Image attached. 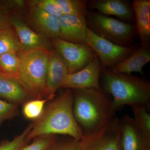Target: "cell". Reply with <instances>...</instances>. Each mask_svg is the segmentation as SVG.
Wrapping results in <instances>:
<instances>
[{"mask_svg":"<svg viewBox=\"0 0 150 150\" xmlns=\"http://www.w3.org/2000/svg\"><path fill=\"white\" fill-rule=\"evenodd\" d=\"M23 51L14 29L11 26L0 30V56L8 52L18 54Z\"/></svg>","mask_w":150,"mask_h":150,"instance_id":"obj_19","label":"cell"},{"mask_svg":"<svg viewBox=\"0 0 150 150\" xmlns=\"http://www.w3.org/2000/svg\"><path fill=\"white\" fill-rule=\"evenodd\" d=\"M46 150H81V140L71 137L69 139H59L57 137Z\"/></svg>","mask_w":150,"mask_h":150,"instance_id":"obj_26","label":"cell"},{"mask_svg":"<svg viewBox=\"0 0 150 150\" xmlns=\"http://www.w3.org/2000/svg\"><path fill=\"white\" fill-rule=\"evenodd\" d=\"M88 11L96 10L105 16H115L128 23L135 22L132 3L126 0H92L87 4Z\"/></svg>","mask_w":150,"mask_h":150,"instance_id":"obj_10","label":"cell"},{"mask_svg":"<svg viewBox=\"0 0 150 150\" xmlns=\"http://www.w3.org/2000/svg\"><path fill=\"white\" fill-rule=\"evenodd\" d=\"M74 90L73 113L83 136L102 128L116 118L110 95L102 90Z\"/></svg>","mask_w":150,"mask_h":150,"instance_id":"obj_2","label":"cell"},{"mask_svg":"<svg viewBox=\"0 0 150 150\" xmlns=\"http://www.w3.org/2000/svg\"><path fill=\"white\" fill-rule=\"evenodd\" d=\"M69 74L68 69L62 56L55 49L50 51L46 86V96L54 95L55 93L62 88V84Z\"/></svg>","mask_w":150,"mask_h":150,"instance_id":"obj_14","label":"cell"},{"mask_svg":"<svg viewBox=\"0 0 150 150\" xmlns=\"http://www.w3.org/2000/svg\"><path fill=\"white\" fill-rule=\"evenodd\" d=\"M18 105L0 98V126L4 121L11 120L18 115Z\"/></svg>","mask_w":150,"mask_h":150,"instance_id":"obj_27","label":"cell"},{"mask_svg":"<svg viewBox=\"0 0 150 150\" xmlns=\"http://www.w3.org/2000/svg\"><path fill=\"white\" fill-rule=\"evenodd\" d=\"M53 45L64 61L69 74L82 69L97 55L87 44L71 43L58 38L53 40Z\"/></svg>","mask_w":150,"mask_h":150,"instance_id":"obj_8","label":"cell"},{"mask_svg":"<svg viewBox=\"0 0 150 150\" xmlns=\"http://www.w3.org/2000/svg\"><path fill=\"white\" fill-rule=\"evenodd\" d=\"M32 123H30L25 129L21 134L16 136L11 141L4 140L0 144V150H21L30 142L27 136L32 129Z\"/></svg>","mask_w":150,"mask_h":150,"instance_id":"obj_24","label":"cell"},{"mask_svg":"<svg viewBox=\"0 0 150 150\" xmlns=\"http://www.w3.org/2000/svg\"><path fill=\"white\" fill-rule=\"evenodd\" d=\"M32 6L37 7L41 10L49 14L59 17L63 14L58 5L54 0H41L34 1Z\"/></svg>","mask_w":150,"mask_h":150,"instance_id":"obj_28","label":"cell"},{"mask_svg":"<svg viewBox=\"0 0 150 150\" xmlns=\"http://www.w3.org/2000/svg\"><path fill=\"white\" fill-rule=\"evenodd\" d=\"M32 6L30 18L39 34L53 40L60 38L59 17L49 14L36 6Z\"/></svg>","mask_w":150,"mask_h":150,"instance_id":"obj_16","label":"cell"},{"mask_svg":"<svg viewBox=\"0 0 150 150\" xmlns=\"http://www.w3.org/2000/svg\"><path fill=\"white\" fill-rule=\"evenodd\" d=\"M150 62V48L141 46L131 55L110 69L115 72L127 74L138 72L144 76L143 67Z\"/></svg>","mask_w":150,"mask_h":150,"instance_id":"obj_18","label":"cell"},{"mask_svg":"<svg viewBox=\"0 0 150 150\" xmlns=\"http://www.w3.org/2000/svg\"><path fill=\"white\" fill-rule=\"evenodd\" d=\"M57 137V135L53 134L39 136L33 139L31 144L21 150H46Z\"/></svg>","mask_w":150,"mask_h":150,"instance_id":"obj_25","label":"cell"},{"mask_svg":"<svg viewBox=\"0 0 150 150\" xmlns=\"http://www.w3.org/2000/svg\"><path fill=\"white\" fill-rule=\"evenodd\" d=\"M19 65L18 54L8 52L0 56V73L17 78Z\"/></svg>","mask_w":150,"mask_h":150,"instance_id":"obj_23","label":"cell"},{"mask_svg":"<svg viewBox=\"0 0 150 150\" xmlns=\"http://www.w3.org/2000/svg\"><path fill=\"white\" fill-rule=\"evenodd\" d=\"M101 90L112 96L115 111L124 105H146L150 107V83L132 74L115 72L110 69H102Z\"/></svg>","mask_w":150,"mask_h":150,"instance_id":"obj_3","label":"cell"},{"mask_svg":"<svg viewBox=\"0 0 150 150\" xmlns=\"http://www.w3.org/2000/svg\"><path fill=\"white\" fill-rule=\"evenodd\" d=\"M132 6L135 14L136 30L141 46L150 48V1L133 0Z\"/></svg>","mask_w":150,"mask_h":150,"instance_id":"obj_17","label":"cell"},{"mask_svg":"<svg viewBox=\"0 0 150 150\" xmlns=\"http://www.w3.org/2000/svg\"><path fill=\"white\" fill-rule=\"evenodd\" d=\"M101 71L100 61L96 55L82 69L68 74L62 84V88L71 90L94 89L101 90L100 79Z\"/></svg>","mask_w":150,"mask_h":150,"instance_id":"obj_9","label":"cell"},{"mask_svg":"<svg viewBox=\"0 0 150 150\" xmlns=\"http://www.w3.org/2000/svg\"><path fill=\"white\" fill-rule=\"evenodd\" d=\"M50 51L43 48L22 51L18 54L17 79L31 99L47 97L45 86Z\"/></svg>","mask_w":150,"mask_h":150,"instance_id":"obj_4","label":"cell"},{"mask_svg":"<svg viewBox=\"0 0 150 150\" xmlns=\"http://www.w3.org/2000/svg\"><path fill=\"white\" fill-rule=\"evenodd\" d=\"M88 28L93 33L114 44L123 47L134 45L137 34L136 25L88 11L86 17Z\"/></svg>","mask_w":150,"mask_h":150,"instance_id":"obj_5","label":"cell"},{"mask_svg":"<svg viewBox=\"0 0 150 150\" xmlns=\"http://www.w3.org/2000/svg\"><path fill=\"white\" fill-rule=\"evenodd\" d=\"M64 89L49 101L40 116L32 123V129L27 136L28 141L51 134L65 135L78 140L83 139V133L73 113V92Z\"/></svg>","mask_w":150,"mask_h":150,"instance_id":"obj_1","label":"cell"},{"mask_svg":"<svg viewBox=\"0 0 150 150\" xmlns=\"http://www.w3.org/2000/svg\"><path fill=\"white\" fill-rule=\"evenodd\" d=\"M60 38L71 43L85 44L88 28L86 18L74 15L59 17Z\"/></svg>","mask_w":150,"mask_h":150,"instance_id":"obj_11","label":"cell"},{"mask_svg":"<svg viewBox=\"0 0 150 150\" xmlns=\"http://www.w3.org/2000/svg\"><path fill=\"white\" fill-rule=\"evenodd\" d=\"M63 14L84 17L88 13V1L85 0H54Z\"/></svg>","mask_w":150,"mask_h":150,"instance_id":"obj_20","label":"cell"},{"mask_svg":"<svg viewBox=\"0 0 150 150\" xmlns=\"http://www.w3.org/2000/svg\"><path fill=\"white\" fill-rule=\"evenodd\" d=\"M56 96L50 95L43 99L28 100L23 104V112L25 117L33 121L36 120L43 112L46 103L53 99Z\"/></svg>","mask_w":150,"mask_h":150,"instance_id":"obj_22","label":"cell"},{"mask_svg":"<svg viewBox=\"0 0 150 150\" xmlns=\"http://www.w3.org/2000/svg\"><path fill=\"white\" fill-rule=\"evenodd\" d=\"M120 119L111 122L81 140V150H122Z\"/></svg>","mask_w":150,"mask_h":150,"instance_id":"obj_7","label":"cell"},{"mask_svg":"<svg viewBox=\"0 0 150 150\" xmlns=\"http://www.w3.org/2000/svg\"><path fill=\"white\" fill-rule=\"evenodd\" d=\"M10 22L16 33L22 51L38 48L49 50L53 44L47 38L33 31L22 20L17 17L10 16Z\"/></svg>","mask_w":150,"mask_h":150,"instance_id":"obj_13","label":"cell"},{"mask_svg":"<svg viewBox=\"0 0 150 150\" xmlns=\"http://www.w3.org/2000/svg\"><path fill=\"white\" fill-rule=\"evenodd\" d=\"M0 98L8 102L24 104L32 100L17 78L0 73Z\"/></svg>","mask_w":150,"mask_h":150,"instance_id":"obj_15","label":"cell"},{"mask_svg":"<svg viewBox=\"0 0 150 150\" xmlns=\"http://www.w3.org/2000/svg\"><path fill=\"white\" fill-rule=\"evenodd\" d=\"M134 121L145 137L150 141V115L148 112L149 107L143 105L131 106Z\"/></svg>","mask_w":150,"mask_h":150,"instance_id":"obj_21","label":"cell"},{"mask_svg":"<svg viewBox=\"0 0 150 150\" xmlns=\"http://www.w3.org/2000/svg\"><path fill=\"white\" fill-rule=\"evenodd\" d=\"M120 122L122 150H150V141L145 137L134 118L126 114Z\"/></svg>","mask_w":150,"mask_h":150,"instance_id":"obj_12","label":"cell"},{"mask_svg":"<svg viewBox=\"0 0 150 150\" xmlns=\"http://www.w3.org/2000/svg\"><path fill=\"white\" fill-rule=\"evenodd\" d=\"M10 16L7 8L0 2V30L10 26Z\"/></svg>","mask_w":150,"mask_h":150,"instance_id":"obj_29","label":"cell"},{"mask_svg":"<svg viewBox=\"0 0 150 150\" xmlns=\"http://www.w3.org/2000/svg\"><path fill=\"white\" fill-rule=\"evenodd\" d=\"M86 43L98 56L102 69H112L139 47L135 43L129 47L118 46L96 35L88 28Z\"/></svg>","mask_w":150,"mask_h":150,"instance_id":"obj_6","label":"cell"}]
</instances>
